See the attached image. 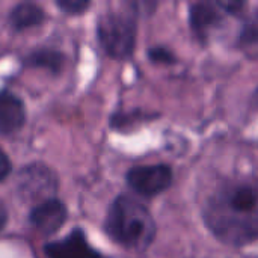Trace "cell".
Listing matches in <instances>:
<instances>
[{"label": "cell", "instance_id": "cell-12", "mask_svg": "<svg viewBox=\"0 0 258 258\" xmlns=\"http://www.w3.org/2000/svg\"><path fill=\"white\" fill-rule=\"evenodd\" d=\"M56 5L65 14H70V15L83 14L91 6V3L86 2V0H59V2H56Z\"/></svg>", "mask_w": 258, "mask_h": 258}, {"label": "cell", "instance_id": "cell-4", "mask_svg": "<svg viewBox=\"0 0 258 258\" xmlns=\"http://www.w3.org/2000/svg\"><path fill=\"white\" fill-rule=\"evenodd\" d=\"M127 183L139 195L156 197L172 184V171L166 165L132 168L127 172Z\"/></svg>", "mask_w": 258, "mask_h": 258}, {"label": "cell", "instance_id": "cell-13", "mask_svg": "<svg viewBox=\"0 0 258 258\" xmlns=\"http://www.w3.org/2000/svg\"><path fill=\"white\" fill-rule=\"evenodd\" d=\"M11 172V162L8 159V156L3 153V150L0 148V181L5 180Z\"/></svg>", "mask_w": 258, "mask_h": 258}, {"label": "cell", "instance_id": "cell-6", "mask_svg": "<svg viewBox=\"0 0 258 258\" xmlns=\"http://www.w3.org/2000/svg\"><path fill=\"white\" fill-rule=\"evenodd\" d=\"M44 252L47 258H104L89 245L80 228L73 230L68 236L59 240L47 243Z\"/></svg>", "mask_w": 258, "mask_h": 258}, {"label": "cell", "instance_id": "cell-8", "mask_svg": "<svg viewBox=\"0 0 258 258\" xmlns=\"http://www.w3.org/2000/svg\"><path fill=\"white\" fill-rule=\"evenodd\" d=\"M20 190L30 198H44L56 190V178L53 172L42 165H30L20 174Z\"/></svg>", "mask_w": 258, "mask_h": 258}, {"label": "cell", "instance_id": "cell-7", "mask_svg": "<svg viewBox=\"0 0 258 258\" xmlns=\"http://www.w3.org/2000/svg\"><path fill=\"white\" fill-rule=\"evenodd\" d=\"M67 216L68 210L65 204L56 198H48L30 210L29 222L36 231L50 236L54 234L59 228H62L67 221Z\"/></svg>", "mask_w": 258, "mask_h": 258}, {"label": "cell", "instance_id": "cell-2", "mask_svg": "<svg viewBox=\"0 0 258 258\" xmlns=\"http://www.w3.org/2000/svg\"><path fill=\"white\" fill-rule=\"evenodd\" d=\"M106 233L121 246L144 251L156 237V222L148 209L128 195H119L110 206Z\"/></svg>", "mask_w": 258, "mask_h": 258}, {"label": "cell", "instance_id": "cell-3", "mask_svg": "<svg viewBox=\"0 0 258 258\" xmlns=\"http://www.w3.org/2000/svg\"><path fill=\"white\" fill-rule=\"evenodd\" d=\"M97 35L104 51L116 59L132 54L136 44V24L130 12L109 11L98 20Z\"/></svg>", "mask_w": 258, "mask_h": 258}, {"label": "cell", "instance_id": "cell-10", "mask_svg": "<svg viewBox=\"0 0 258 258\" xmlns=\"http://www.w3.org/2000/svg\"><path fill=\"white\" fill-rule=\"evenodd\" d=\"M44 20H45V14L42 8L32 2L18 3L9 12V23L18 32L38 27L42 24Z\"/></svg>", "mask_w": 258, "mask_h": 258}, {"label": "cell", "instance_id": "cell-9", "mask_svg": "<svg viewBox=\"0 0 258 258\" xmlns=\"http://www.w3.org/2000/svg\"><path fill=\"white\" fill-rule=\"evenodd\" d=\"M26 121L23 101L11 91L0 89V133L15 135L21 130Z\"/></svg>", "mask_w": 258, "mask_h": 258}, {"label": "cell", "instance_id": "cell-14", "mask_svg": "<svg viewBox=\"0 0 258 258\" xmlns=\"http://www.w3.org/2000/svg\"><path fill=\"white\" fill-rule=\"evenodd\" d=\"M6 222H8V212H6L5 206L0 203V231L3 230V227L6 225Z\"/></svg>", "mask_w": 258, "mask_h": 258}, {"label": "cell", "instance_id": "cell-1", "mask_svg": "<svg viewBox=\"0 0 258 258\" xmlns=\"http://www.w3.org/2000/svg\"><path fill=\"white\" fill-rule=\"evenodd\" d=\"M209 230L224 243L242 246L258 239V180L225 181L204 207Z\"/></svg>", "mask_w": 258, "mask_h": 258}, {"label": "cell", "instance_id": "cell-11", "mask_svg": "<svg viewBox=\"0 0 258 258\" xmlns=\"http://www.w3.org/2000/svg\"><path fill=\"white\" fill-rule=\"evenodd\" d=\"M24 60H26V65H29V67L45 68L51 73H59L65 62V57L62 53H59L56 50L41 48V50L30 53Z\"/></svg>", "mask_w": 258, "mask_h": 258}, {"label": "cell", "instance_id": "cell-5", "mask_svg": "<svg viewBox=\"0 0 258 258\" xmlns=\"http://www.w3.org/2000/svg\"><path fill=\"white\" fill-rule=\"evenodd\" d=\"M243 3H195L190 9L192 27L200 36H207L212 29L219 26L225 14H236Z\"/></svg>", "mask_w": 258, "mask_h": 258}]
</instances>
